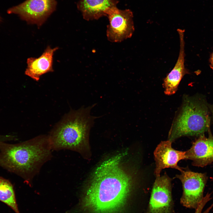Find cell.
Segmentation results:
<instances>
[{"label": "cell", "mask_w": 213, "mask_h": 213, "mask_svg": "<svg viewBox=\"0 0 213 213\" xmlns=\"http://www.w3.org/2000/svg\"><path fill=\"white\" fill-rule=\"evenodd\" d=\"M125 154L111 157L96 168L83 199L86 207L95 213H113L123 205L132 185L131 178L121 165Z\"/></svg>", "instance_id": "obj_1"}, {"label": "cell", "mask_w": 213, "mask_h": 213, "mask_svg": "<svg viewBox=\"0 0 213 213\" xmlns=\"http://www.w3.org/2000/svg\"><path fill=\"white\" fill-rule=\"evenodd\" d=\"M48 136H40L17 144L0 142V167L28 182L49 158Z\"/></svg>", "instance_id": "obj_2"}, {"label": "cell", "mask_w": 213, "mask_h": 213, "mask_svg": "<svg viewBox=\"0 0 213 213\" xmlns=\"http://www.w3.org/2000/svg\"><path fill=\"white\" fill-rule=\"evenodd\" d=\"M94 104L72 110L54 127L48 136L51 149H76L86 140L94 120L100 117L91 115Z\"/></svg>", "instance_id": "obj_3"}, {"label": "cell", "mask_w": 213, "mask_h": 213, "mask_svg": "<svg viewBox=\"0 0 213 213\" xmlns=\"http://www.w3.org/2000/svg\"><path fill=\"white\" fill-rule=\"evenodd\" d=\"M210 119L206 107L196 99L187 98L169 132L172 142L184 136L203 134L209 128Z\"/></svg>", "instance_id": "obj_4"}, {"label": "cell", "mask_w": 213, "mask_h": 213, "mask_svg": "<svg viewBox=\"0 0 213 213\" xmlns=\"http://www.w3.org/2000/svg\"><path fill=\"white\" fill-rule=\"evenodd\" d=\"M55 0H26L7 10L9 14L18 15L28 24L41 26L56 9Z\"/></svg>", "instance_id": "obj_5"}, {"label": "cell", "mask_w": 213, "mask_h": 213, "mask_svg": "<svg viewBox=\"0 0 213 213\" xmlns=\"http://www.w3.org/2000/svg\"><path fill=\"white\" fill-rule=\"evenodd\" d=\"M176 178L181 181L183 193L180 203L184 206L196 209L202 200L207 180L205 173L183 170Z\"/></svg>", "instance_id": "obj_6"}, {"label": "cell", "mask_w": 213, "mask_h": 213, "mask_svg": "<svg viewBox=\"0 0 213 213\" xmlns=\"http://www.w3.org/2000/svg\"><path fill=\"white\" fill-rule=\"evenodd\" d=\"M109 24L106 36L112 42H120L130 38L134 31L133 14L129 9L121 10L113 7L106 13Z\"/></svg>", "instance_id": "obj_7"}, {"label": "cell", "mask_w": 213, "mask_h": 213, "mask_svg": "<svg viewBox=\"0 0 213 213\" xmlns=\"http://www.w3.org/2000/svg\"><path fill=\"white\" fill-rule=\"evenodd\" d=\"M171 180L166 173L156 177L145 213H173Z\"/></svg>", "instance_id": "obj_8"}, {"label": "cell", "mask_w": 213, "mask_h": 213, "mask_svg": "<svg viewBox=\"0 0 213 213\" xmlns=\"http://www.w3.org/2000/svg\"><path fill=\"white\" fill-rule=\"evenodd\" d=\"M172 142L169 140L162 141L154 151L156 164L154 173L156 177L160 176L162 170L166 168H174L180 172L183 170L178 164L180 160L186 159V151L175 149L172 147Z\"/></svg>", "instance_id": "obj_9"}, {"label": "cell", "mask_w": 213, "mask_h": 213, "mask_svg": "<svg viewBox=\"0 0 213 213\" xmlns=\"http://www.w3.org/2000/svg\"><path fill=\"white\" fill-rule=\"evenodd\" d=\"M209 133L208 138L200 135L186 151V159L192 160L194 166L204 167L213 162V137Z\"/></svg>", "instance_id": "obj_10"}, {"label": "cell", "mask_w": 213, "mask_h": 213, "mask_svg": "<svg viewBox=\"0 0 213 213\" xmlns=\"http://www.w3.org/2000/svg\"><path fill=\"white\" fill-rule=\"evenodd\" d=\"M177 31L180 39L178 58L174 67L164 79L163 83L164 93L168 95L173 94L176 92L181 79L185 74L188 73L185 65V31L178 29Z\"/></svg>", "instance_id": "obj_11"}, {"label": "cell", "mask_w": 213, "mask_h": 213, "mask_svg": "<svg viewBox=\"0 0 213 213\" xmlns=\"http://www.w3.org/2000/svg\"><path fill=\"white\" fill-rule=\"evenodd\" d=\"M58 49V47L52 48L48 46L38 58H28L25 74L38 81L42 75L53 72V56L54 52Z\"/></svg>", "instance_id": "obj_12"}, {"label": "cell", "mask_w": 213, "mask_h": 213, "mask_svg": "<svg viewBox=\"0 0 213 213\" xmlns=\"http://www.w3.org/2000/svg\"><path fill=\"white\" fill-rule=\"evenodd\" d=\"M118 2L116 0H80L77 5L83 18L88 21L106 16L107 11Z\"/></svg>", "instance_id": "obj_13"}, {"label": "cell", "mask_w": 213, "mask_h": 213, "mask_svg": "<svg viewBox=\"0 0 213 213\" xmlns=\"http://www.w3.org/2000/svg\"><path fill=\"white\" fill-rule=\"evenodd\" d=\"M0 201L15 212L20 213L12 184L8 180L0 176Z\"/></svg>", "instance_id": "obj_14"}, {"label": "cell", "mask_w": 213, "mask_h": 213, "mask_svg": "<svg viewBox=\"0 0 213 213\" xmlns=\"http://www.w3.org/2000/svg\"><path fill=\"white\" fill-rule=\"evenodd\" d=\"M211 193H208L204 197L202 200L195 209V213H209L210 211L213 207V203L204 212H202V210L205 205L211 199Z\"/></svg>", "instance_id": "obj_15"}, {"label": "cell", "mask_w": 213, "mask_h": 213, "mask_svg": "<svg viewBox=\"0 0 213 213\" xmlns=\"http://www.w3.org/2000/svg\"><path fill=\"white\" fill-rule=\"evenodd\" d=\"M209 61L210 66L211 68L213 70V52L211 55Z\"/></svg>", "instance_id": "obj_16"}, {"label": "cell", "mask_w": 213, "mask_h": 213, "mask_svg": "<svg viewBox=\"0 0 213 213\" xmlns=\"http://www.w3.org/2000/svg\"><path fill=\"white\" fill-rule=\"evenodd\" d=\"M1 21V17L0 16V22Z\"/></svg>", "instance_id": "obj_17"}]
</instances>
